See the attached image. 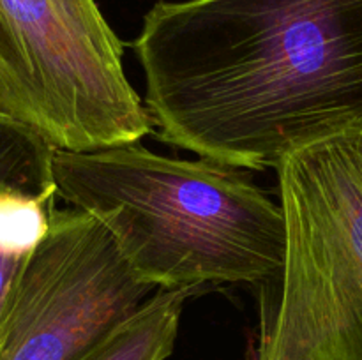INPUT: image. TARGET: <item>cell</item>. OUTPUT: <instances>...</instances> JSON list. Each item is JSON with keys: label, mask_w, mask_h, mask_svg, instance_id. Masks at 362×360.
<instances>
[{"label": "cell", "mask_w": 362, "mask_h": 360, "mask_svg": "<svg viewBox=\"0 0 362 360\" xmlns=\"http://www.w3.org/2000/svg\"><path fill=\"white\" fill-rule=\"evenodd\" d=\"M159 138L264 172L362 131V0H159L133 42Z\"/></svg>", "instance_id": "1"}, {"label": "cell", "mask_w": 362, "mask_h": 360, "mask_svg": "<svg viewBox=\"0 0 362 360\" xmlns=\"http://www.w3.org/2000/svg\"><path fill=\"white\" fill-rule=\"evenodd\" d=\"M53 179L57 196L101 222L154 289L262 288L281 270V205L235 168L168 157L136 141L55 150Z\"/></svg>", "instance_id": "2"}, {"label": "cell", "mask_w": 362, "mask_h": 360, "mask_svg": "<svg viewBox=\"0 0 362 360\" xmlns=\"http://www.w3.org/2000/svg\"><path fill=\"white\" fill-rule=\"evenodd\" d=\"M286 246L251 360H362V131L276 168Z\"/></svg>", "instance_id": "3"}, {"label": "cell", "mask_w": 362, "mask_h": 360, "mask_svg": "<svg viewBox=\"0 0 362 360\" xmlns=\"http://www.w3.org/2000/svg\"><path fill=\"white\" fill-rule=\"evenodd\" d=\"M0 109L57 150L136 143L152 126L124 64L76 34L52 0H0Z\"/></svg>", "instance_id": "4"}, {"label": "cell", "mask_w": 362, "mask_h": 360, "mask_svg": "<svg viewBox=\"0 0 362 360\" xmlns=\"http://www.w3.org/2000/svg\"><path fill=\"white\" fill-rule=\"evenodd\" d=\"M152 292L101 222L76 208H53L4 311L0 360H80Z\"/></svg>", "instance_id": "5"}, {"label": "cell", "mask_w": 362, "mask_h": 360, "mask_svg": "<svg viewBox=\"0 0 362 360\" xmlns=\"http://www.w3.org/2000/svg\"><path fill=\"white\" fill-rule=\"evenodd\" d=\"M198 289H156L80 360H166L173 352L180 318Z\"/></svg>", "instance_id": "6"}, {"label": "cell", "mask_w": 362, "mask_h": 360, "mask_svg": "<svg viewBox=\"0 0 362 360\" xmlns=\"http://www.w3.org/2000/svg\"><path fill=\"white\" fill-rule=\"evenodd\" d=\"M55 150L34 127L0 109V191L18 189L37 196H57Z\"/></svg>", "instance_id": "7"}, {"label": "cell", "mask_w": 362, "mask_h": 360, "mask_svg": "<svg viewBox=\"0 0 362 360\" xmlns=\"http://www.w3.org/2000/svg\"><path fill=\"white\" fill-rule=\"evenodd\" d=\"M76 34L87 39L108 59L122 62L124 46L105 20L95 0H52Z\"/></svg>", "instance_id": "8"}, {"label": "cell", "mask_w": 362, "mask_h": 360, "mask_svg": "<svg viewBox=\"0 0 362 360\" xmlns=\"http://www.w3.org/2000/svg\"><path fill=\"white\" fill-rule=\"evenodd\" d=\"M28 256L0 247V321H2L4 311H6L7 302H9V295L13 292L18 274L21 272Z\"/></svg>", "instance_id": "9"}]
</instances>
